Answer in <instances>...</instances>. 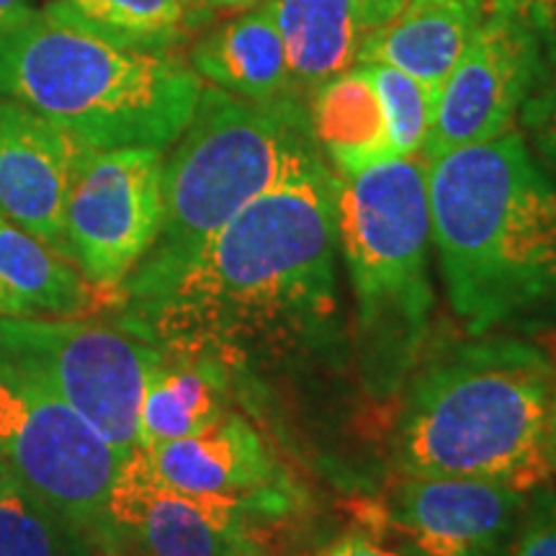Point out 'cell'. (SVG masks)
I'll use <instances>...</instances> for the list:
<instances>
[{
    "label": "cell",
    "instance_id": "ac0fdd59",
    "mask_svg": "<svg viewBox=\"0 0 556 556\" xmlns=\"http://www.w3.org/2000/svg\"><path fill=\"white\" fill-rule=\"evenodd\" d=\"M96 291L58 250L0 217V315H80L96 309Z\"/></svg>",
    "mask_w": 556,
    "mask_h": 556
},
{
    "label": "cell",
    "instance_id": "44dd1931",
    "mask_svg": "<svg viewBox=\"0 0 556 556\" xmlns=\"http://www.w3.org/2000/svg\"><path fill=\"white\" fill-rule=\"evenodd\" d=\"M99 548L31 492L0 469V556H93Z\"/></svg>",
    "mask_w": 556,
    "mask_h": 556
},
{
    "label": "cell",
    "instance_id": "4316f807",
    "mask_svg": "<svg viewBox=\"0 0 556 556\" xmlns=\"http://www.w3.org/2000/svg\"><path fill=\"white\" fill-rule=\"evenodd\" d=\"M351 556H405V554L392 552V548H387V546L371 544L368 539L353 536V554Z\"/></svg>",
    "mask_w": 556,
    "mask_h": 556
},
{
    "label": "cell",
    "instance_id": "f546056e",
    "mask_svg": "<svg viewBox=\"0 0 556 556\" xmlns=\"http://www.w3.org/2000/svg\"><path fill=\"white\" fill-rule=\"evenodd\" d=\"M184 3H186V9H189V13H191L193 26H197V29H199V26L204 24V21L208 18V13H212V11L206 9L204 0H184Z\"/></svg>",
    "mask_w": 556,
    "mask_h": 556
},
{
    "label": "cell",
    "instance_id": "ffe728a7",
    "mask_svg": "<svg viewBox=\"0 0 556 556\" xmlns=\"http://www.w3.org/2000/svg\"><path fill=\"white\" fill-rule=\"evenodd\" d=\"M312 137L338 176L394 157L387 116L361 65L319 86L307 103Z\"/></svg>",
    "mask_w": 556,
    "mask_h": 556
},
{
    "label": "cell",
    "instance_id": "6da1fadb",
    "mask_svg": "<svg viewBox=\"0 0 556 556\" xmlns=\"http://www.w3.org/2000/svg\"><path fill=\"white\" fill-rule=\"evenodd\" d=\"M336 180L317 163L250 201L122 328L229 371L317 348L338 317Z\"/></svg>",
    "mask_w": 556,
    "mask_h": 556
},
{
    "label": "cell",
    "instance_id": "d6a6232c",
    "mask_svg": "<svg viewBox=\"0 0 556 556\" xmlns=\"http://www.w3.org/2000/svg\"><path fill=\"white\" fill-rule=\"evenodd\" d=\"M93 556H124V554H109V552H96Z\"/></svg>",
    "mask_w": 556,
    "mask_h": 556
},
{
    "label": "cell",
    "instance_id": "7a4b0ae2",
    "mask_svg": "<svg viewBox=\"0 0 556 556\" xmlns=\"http://www.w3.org/2000/svg\"><path fill=\"white\" fill-rule=\"evenodd\" d=\"M426 163L433 245L471 338L556 328V178L510 129Z\"/></svg>",
    "mask_w": 556,
    "mask_h": 556
},
{
    "label": "cell",
    "instance_id": "d6986e66",
    "mask_svg": "<svg viewBox=\"0 0 556 556\" xmlns=\"http://www.w3.org/2000/svg\"><path fill=\"white\" fill-rule=\"evenodd\" d=\"M227 377L229 368L217 361L163 353L139 405L137 448L197 435L214 426L227 413Z\"/></svg>",
    "mask_w": 556,
    "mask_h": 556
},
{
    "label": "cell",
    "instance_id": "5bb4252c",
    "mask_svg": "<svg viewBox=\"0 0 556 556\" xmlns=\"http://www.w3.org/2000/svg\"><path fill=\"white\" fill-rule=\"evenodd\" d=\"M88 150L37 111L0 99V217L65 255L67 193Z\"/></svg>",
    "mask_w": 556,
    "mask_h": 556
},
{
    "label": "cell",
    "instance_id": "277c9868",
    "mask_svg": "<svg viewBox=\"0 0 556 556\" xmlns=\"http://www.w3.org/2000/svg\"><path fill=\"white\" fill-rule=\"evenodd\" d=\"M201 88L176 52L114 41L65 0L24 5L0 29V99L93 150H165L189 124Z\"/></svg>",
    "mask_w": 556,
    "mask_h": 556
},
{
    "label": "cell",
    "instance_id": "f1b7e54d",
    "mask_svg": "<svg viewBox=\"0 0 556 556\" xmlns=\"http://www.w3.org/2000/svg\"><path fill=\"white\" fill-rule=\"evenodd\" d=\"M371 3H374V9H377V13H379L381 24H387V21L400 11V5L405 3V0H371Z\"/></svg>",
    "mask_w": 556,
    "mask_h": 556
},
{
    "label": "cell",
    "instance_id": "4dcf8cb0",
    "mask_svg": "<svg viewBox=\"0 0 556 556\" xmlns=\"http://www.w3.org/2000/svg\"><path fill=\"white\" fill-rule=\"evenodd\" d=\"M548 448H552V458H554V467H556V389H554L552 417H548Z\"/></svg>",
    "mask_w": 556,
    "mask_h": 556
},
{
    "label": "cell",
    "instance_id": "83f0119b",
    "mask_svg": "<svg viewBox=\"0 0 556 556\" xmlns=\"http://www.w3.org/2000/svg\"><path fill=\"white\" fill-rule=\"evenodd\" d=\"M24 5H29V0H0V29H3Z\"/></svg>",
    "mask_w": 556,
    "mask_h": 556
},
{
    "label": "cell",
    "instance_id": "d4e9b609",
    "mask_svg": "<svg viewBox=\"0 0 556 556\" xmlns=\"http://www.w3.org/2000/svg\"><path fill=\"white\" fill-rule=\"evenodd\" d=\"M510 556H556V503L541 505L533 513Z\"/></svg>",
    "mask_w": 556,
    "mask_h": 556
},
{
    "label": "cell",
    "instance_id": "cb8c5ba5",
    "mask_svg": "<svg viewBox=\"0 0 556 556\" xmlns=\"http://www.w3.org/2000/svg\"><path fill=\"white\" fill-rule=\"evenodd\" d=\"M518 122L523 127L526 142H531L528 148H533V155L556 178V9L552 0H548L536 78L520 106Z\"/></svg>",
    "mask_w": 556,
    "mask_h": 556
},
{
    "label": "cell",
    "instance_id": "7402d4cb",
    "mask_svg": "<svg viewBox=\"0 0 556 556\" xmlns=\"http://www.w3.org/2000/svg\"><path fill=\"white\" fill-rule=\"evenodd\" d=\"M86 24L137 50L173 52L197 31L184 0H65Z\"/></svg>",
    "mask_w": 556,
    "mask_h": 556
},
{
    "label": "cell",
    "instance_id": "3957f363",
    "mask_svg": "<svg viewBox=\"0 0 556 556\" xmlns=\"http://www.w3.org/2000/svg\"><path fill=\"white\" fill-rule=\"evenodd\" d=\"M556 366L544 348L479 336L409 374L394 428L407 477H464L533 492L556 475L548 417Z\"/></svg>",
    "mask_w": 556,
    "mask_h": 556
},
{
    "label": "cell",
    "instance_id": "4fadbf2b",
    "mask_svg": "<svg viewBox=\"0 0 556 556\" xmlns=\"http://www.w3.org/2000/svg\"><path fill=\"white\" fill-rule=\"evenodd\" d=\"M160 477L180 490L227 497L276 520L296 510L299 486L245 417L225 413L197 435L142 448Z\"/></svg>",
    "mask_w": 556,
    "mask_h": 556
},
{
    "label": "cell",
    "instance_id": "8992f818",
    "mask_svg": "<svg viewBox=\"0 0 556 556\" xmlns=\"http://www.w3.org/2000/svg\"><path fill=\"white\" fill-rule=\"evenodd\" d=\"M336 178L338 248L356 296L361 374L368 392L389 397L417 366L435 307L426 163L387 157Z\"/></svg>",
    "mask_w": 556,
    "mask_h": 556
},
{
    "label": "cell",
    "instance_id": "603a6c76",
    "mask_svg": "<svg viewBox=\"0 0 556 556\" xmlns=\"http://www.w3.org/2000/svg\"><path fill=\"white\" fill-rule=\"evenodd\" d=\"M377 88L381 109L387 116L389 142L394 157H417L426 144L430 122H433L435 93L415 80L413 75L402 73L381 62H364L361 65Z\"/></svg>",
    "mask_w": 556,
    "mask_h": 556
},
{
    "label": "cell",
    "instance_id": "52a82bcc",
    "mask_svg": "<svg viewBox=\"0 0 556 556\" xmlns=\"http://www.w3.org/2000/svg\"><path fill=\"white\" fill-rule=\"evenodd\" d=\"M0 464L99 552L119 554L109 495L122 456L54 389L0 358Z\"/></svg>",
    "mask_w": 556,
    "mask_h": 556
},
{
    "label": "cell",
    "instance_id": "2e32d148",
    "mask_svg": "<svg viewBox=\"0 0 556 556\" xmlns=\"http://www.w3.org/2000/svg\"><path fill=\"white\" fill-rule=\"evenodd\" d=\"M484 0H405L387 24L368 37L358 65L381 62L441 90L482 18Z\"/></svg>",
    "mask_w": 556,
    "mask_h": 556
},
{
    "label": "cell",
    "instance_id": "836d02e7",
    "mask_svg": "<svg viewBox=\"0 0 556 556\" xmlns=\"http://www.w3.org/2000/svg\"><path fill=\"white\" fill-rule=\"evenodd\" d=\"M0 469H3V464H0Z\"/></svg>",
    "mask_w": 556,
    "mask_h": 556
},
{
    "label": "cell",
    "instance_id": "484cf974",
    "mask_svg": "<svg viewBox=\"0 0 556 556\" xmlns=\"http://www.w3.org/2000/svg\"><path fill=\"white\" fill-rule=\"evenodd\" d=\"M263 3H268V0H204L208 11H225V13H242L250 9H258Z\"/></svg>",
    "mask_w": 556,
    "mask_h": 556
},
{
    "label": "cell",
    "instance_id": "8fae6325",
    "mask_svg": "<svg viewBox=\"0 0 556 556\" xmlns=\"http://www.w3.org/2000/svg\"><path fill=\"white\" fill-rule=\"evenodd\" d=\"M119 554L137 556H268L266 518L227 497L180 490L135 448L122 458L109 495Z\"/></svg>",
    "mask_w": 556,
    "mask_h": 556
},
{
    "label": "cell",
    "instance_id": "1f68e13d",
    "mask_svg": "<svg viewBox=\"0 0 556 556\" xmlns=\"http://www.w3.org/2000/svg\"><path fill=\"white\" fill-rule=\"evenodd\" d=\"M353 554V536L343 539L340 544H336L332 548H328L323 556H351Z\"/></svg>",
    "mask_w": 556,
    "mask_h": 556
},
{
    "label": "cell",
    "instance_id": "5b68a950",
    "mask_svg": "<svg viewBox=\"0 0 556 556\" xmlns=\"http://www.w3.org/2000/svg\"><path fill=\"white\" fill-rule=\"evenodd\" d=\"M325 163L307 103H258L201 88L197 109L163 165V225L155 245L122 283V325L163 299L240 208L283 180Z\"/></svg>",
    "mask_w": 556,
    "mask_h": 556
},
{
    "label": "cell",
    "instance_id": "30bf717a",
    "mask_svg": "<svg viewBox=\"0 0 556 556\" xmlns=\"http://www.w3.org/2000/svg\"><path fill=\"white\" fill-rule=\"evenodd\" d=\"M163 150H88L70 186L65 258L93 287L119 291L163 225Z\"/></svg>",
    "mask_w": 556,
    "mask_h": 556
},
{
    "label": "cell",
    "instance_id": "ba28073f",
    "mask_svg": "<svg viewBox=\"0 0 556 556\" xmlns=\"http://www.w3.org/2000/svg\"><path fill=\"white\" fill-rule=\"evenodd\" d=\"M0 358L47 381L122 458L137 448L139 405L160 348L127 328L0 319Z\"/></svg>",
    "mask_w": 556,
    "mask_h": 556
},
{
    "label": "cell",
    "instance_id": "7c38bea8",
    "mask_svg": "<svg viewBox=\"0 0 556 556\" xmlns=\"http://www.w3.org/2000/svg\"><path fill=\"white\" fill-rule=\"evenodd\" d=\"M528 492L464 477H407L387 520L413 556H505Z\"/></svg>",
    "mask_w": 556,
    "mask_h": 556
},
{
    "label": "cell",
    "instance_id": "9c48e42d",
    "mask_svg": "<svg viewBox=\"0 0 556 556\" xmlns=\"http://www.w3.org/2000/svg\"><path fill=\"white\" fill-rule=\"evenodd\" d=\"M548 0H484L482 18L438 90L422 160L516 129L536 78Z\"/></svg>",
    "mask_w": 556,
    "mask_h": 556
},
{
    "label": "cell",
    "instance_id": "e0dca14e",
    "mask_svg": "<svg viewBox=\"0 0 556 556\" xmlns=\"http://www.w3.org/2000/svg\"><path fill=\"white\" fill-rule=\"evenodd\" d=\"M191 67L199 78L240 99L274 103L296 99L287 50L268 3L242 11L199 39L191 50Z\"/></svg>",
    "mask_w": 556,
    "mask_h": 556
},
{
    "label": "cell",
    "instance_id": "9a60e30c",
    "mask_svg": "<svg viewBox=\"0 0 556 556\" xmlns=\"http://www.w3.org/2000/svg\"><path fill=\"white\" fill-rule=\"evenodd\" d=\"M299 99L358 65L381 18L371 0H270Z\"/></svg>",
    "mask_w": 556,
    "mask_h": 556
}]
</instances>
